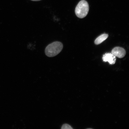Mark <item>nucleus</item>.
<instances>
[{
	"mask_svg": "<svg viewBox=\"0 0 129 129\" xmlns=\"http://www.w3.org/2000/svg\"><path fill=\"white\" fill-rule=\"evenodd\" d=\"M63 48V46L60 42H53L46 47L45 50V54L48 57H54L61 52Z\"/></svg>",
	"mask_w": 129,
	"mask_h": 129,
	"instance_id": "nucleus-1",
	"label": "nucleus"
},
{
	"mask_svg": "<svg viewBox=\"0 0 129 129\" xmlns=\"http://www.w3.org/2000/svg\"><path fill=\"white\" fill-rule=\"evenodd\" d=\"M89 7L87 2L84 0L81 1L77 4L75 10V14L80 18H83L87 15Z\"/></svg>",
	"mask_w": 129,
	"mask_h": 129,
	"instance_id": "nucleus-2",
	"label": "nucleus"
},
{
	"mask_svg": "<svg viewBox=\"0 0 129 129\" xmlns=\"http://www.w3.org/2000/svg\"><path fill=\"white\" fill-rule=\"evenodd\" d=\"M111 53L116 57L122 58L124 57L126 54V51L123 48L117 47L112 50Z\"/></svg>",
	"mask_w": 129,
	"mask_h": 129,
	"instance_id": "nucleus-3",
	"label": "nucleus"
},
{
	"mask_svg": "<svg viewBox=\"0 0 129 129\" xmlns=\"http://www.w3.org/2000/svg\"><path fill=\"white\" fill-rule=\"evenodd\" d=\"M103 59L105 62H108L110 64H114L116 61V56L112 53H106L103 56Z\"/></svg>",
	"mask_w": 129,
	"mask_h": 129,
	"instance_id": "nucleus-4",
	"label": "nucleus"
},
{
	"mask_svg": "<svg viewBox=\"0 0 129 129\" xmlns=\"http://www.w3.org/2000/svg\"><path fill=\"white\" fill-rule=\"evenodd\" d=\"M109 35L107 34H103L96 39L94 41L95 44L96 45L101 44L106 40L108 37Z\"/></svg>",
	"mask_w": 129,
	"mask_h": 129,
	"instance_id": "nucleus-5",
	"label": "nucleus"
},
{
	"mask_svg": "<svg viewBox=\"0 0 129 129\" xmlns=\"http://www.w3.org/2000/svg\"><path fill=\"white\" fill-rule=\"evenodd\" d=\"M71 126L70 125L68 124H64L63 125L62 127H61V129H72Z\"/></svg>",
	"mask_w": 129,
	"mask_h": 129,
	"instance_id": "nucleus-6",
	"label": "nucleus"
},
{
	"mask_svg": "<svg viewBox=\"0 0 129 129\" xmlns=\"http://www.w3.org/2000/svg\"><path fill=\"white\" fill-rule=\"evenodd\" d=\"M31 1H41V0H31Z\"/></svg>",
	"mask_w": 129,
	"mask_h": 129,
	"instance_id": "nucleus-7",
	"label": "nucleus"
}]
</instances>
